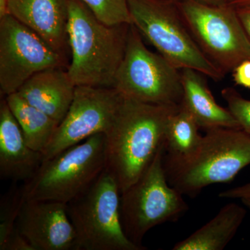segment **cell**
Returning a JSON list of instances; mask_svg holds the SVG:
<instances>
[{"label":"cell","instance_id":"obj_1","mask_svg":"<svg viewBox=\"0 0 250 250\" xmlns=\"http://www.w3.org/2000/svg\"><path fill=\"white\" fill-rule=\"evenodd\" d=\"M180 105L143 103L124 96L106 136V167L121 194L139 179L164 145L166 126Z\"/></svg>","mask_w":250,"mask_h":250},{"label":"cell","instance_id":"obj_2","mask_svg":"<svg viewBox=\"0 0 250 250\" xmlns=\"http://www.w3.org/2000/svg\"><path fill=\"white\" fill-rule=\"evenodd\" d=\"M131 24L108 25L82 0H70L67 72L76 86L113 88L124 57Z\"/></svg>","mask_w":250,"mask_h":250},{"label":"cell","instance_id":"obj_3","mask_svg":"<svg viewBox=\"0 0 250 250\" xmlns=\"http://www.w3.org/2000/svg\"><path fill=\"white\" fill-rule=\"evenodd\" d=\"M131 24L179 70L192 69L213 80L225 74L204 54L186 23L179 0H127Z\"/></svg>","mask_w":250,"mask_h":250},{"label":"cell","instance_id":"obj_4","mask_svg":"<svg viewBox=\"0 0 250 250\" xmlns=\"http://www.w3.org/2000/svg\"><path fill=\"white\" fill-rule=\"evenodd\" d=\"M249 165L250 134L229 128L205 131L191 157L179 164H164L170 185L192 198L212 184L231 182Z\"/></svg>","mask_w":250,"mask_h":250},{"label":"cell","instance_id":"obj_5","mask_svg":"<svg viewBox=\"0 0 250 250\" xmlns=\"http://www.w3.org/2000/svg\"><path fill=\"white\" fill-rule=\"evenodd\" d=\"M106 167V136L100 133L43 160L24 182V200L67 204L84 192Z\"/></svg>","mask_w":250,"mask_h":250},{"label":"cell","instance_id":"obj_6","mask_svg":"<svg viewBox=\"0 0 250 250\" xmlns=\"http://www.w3.org/2000/svg\"><path fill=\"white\" fill-rule=\"evenodd\" d=\"M121 191L106 168L90 187L67 205L76 233L75 250H143L125 234Z\"/></svg>","mask_w":250,"mask_h":250},{"label":"cell","instance_id":"obj_7","mask_svg":"<svg viewBox=\"0 0 250 250\" xmlns=\"http://www.w3.org/2000/svg\"><path fill=\"white\" fill-rule=\"evenodd\" d=\"M164 145L139 179L121 195L122 226L126 237L143 250L145 235L158 225L175 222L188 209L187 202L167 180Z\"/></svg>","mask_w":250,"mask_h":250},{"label":"cell","instance_id":"obj_8","mask_svg":"<svg viewBox=\"0 0 250 250\" xmlns=\"http://www.w3.org/2000/svg\"><path fill=\"white\" fill-rule=\"evenodd\" d=\"M113 88L126 98L154 104L180 105L183 100L181 70L148 49L132 24Z\"/></svg>","mask_w":250,"mask_h":250},{"label":"cell","instance_id":"obj_9","mask_svg":"<svg viewBox=\"0 0 250 250\" xmlns=\"http://www.w3.org/2000/svg\"><path fill=\"white\" fill-rule=\"evenodd\" d=\"M179 4L197 45L225 75L250 60V41L232 6L200 0H179Z\"/></svg>","mask_w":250,"mask_h":250},{"label":"cell","instance_id":"obj_10","mask_svg":"<svg viewBox=\"0 0 250 250\" xmlns=\"http://www.w3.org/2000/svg\"><path fill=\"white\" fill-rule=\"evenodd\" d=\"M68 57L57 52L36 31L11 15L0 18V90L17 93L33 75L46 69L68 67Z\"/></svg>","mask_w":250,"mask_h":250},{"label":"cell","instance_id":"obj_11","mask_svg":"<svg viewBox=\"0 0 250 250\" xmlns=\"http://www.w3.org/2000/svg\"><path fill=\"white\" fill-rule=\"evenodd\" d=\"M123 99L113 88L76 86L71 106L43 153V160L93 135L105 134L114 121Z\"/></svg>","mask_w":250,"mask_h":250},{"label":"cell","instance_id":"obj_12","mask_svg":"<svg viewBox=\"0 0 250 250\" xmlns=\"http://www.w3.org/2000/svg\"><path fill=\"white\" fill-rule=\"evenodd\" d=\"M16 228L34 250H75L76 233L66 204L48 200H25Z\"/></svg>","mask_w":250,"mask_h":250},{"label":"cell","instance_id":"obj_13","mask_svg":"<svg viewBox=\"0 0 250 250\" xmlns=\"http://www.w3.org/2000/svg\"><path fill=\"white\" fill-rule=\"evenodd\" d=\"M69 4L70 0H9V14L69 57Z\"/></svg>","mask_w":250,"mask_h":250},{"label":"cell","instance_id":"obj_14","mask_svg":"<svg viewBox=\"0 0 250 250\" xmlns=\"http://www.w3.org/2000/svg\"><path fill=\"white\" fill-rule=\"evenodd\" d=\"M42 161L43 154L28 146L4 98L0 104V177L24 183Z\"/></svg>","mask_w":250,"mask_h":250},{"label":"cell","instance_id":"obj_15","mask_svg":"<svg viewBox=\"0 0 250 250\" xmlns=\"http://www.w3.org/2000/svg\"><path fill=\"white\" fill-rule=\"evenodd\" d=\"M75 88L67 68L53 67L33 75L17 93L60 124L71 106Z\"/></svg>","mask_w":250,"mask_h":250},{"label":"cell","instance_id":"obj_16","mask_svg":"<svg viewBox=\"0 0 250 250\" xmlns=\"http://www.w3.org/2000/svg\"><path fill=\"white\" fill-rule=\"evenodd\" d=\"M183 85V105L205 131L219 128L241 129L228 108L220 106L204 78L205 75L192 69L181 70Z\"/></svg>","mask_w":250,"mask_h":250},{"label":"cell","instance_id":"obj_17","mask_svg":"<svg viewBox=\"0 0 250 250\" xmlns=\"http://www.w3.org/2000/svg\"><path fill=\"white\" fill-rule=\"evenodd\" d=\"M247 210L236 203L224 206L208 223L185 239L174 245L173 250H222L238 232Z\"/></svg>","mask_w":250,"mask_h":250},{"label":"cell","instance_id":"obj_18","mask_svg":"<svg viewBox=\"0 0 250 250\" xmlns=\"http://www.w3.org/2000/svg\"><path fill=\"white\" fill-rule=\"evenodd\" d=\"M194 117L183 105L170 116L164 137V164L184 162L200 147L203 136Z\"/></svg>","mask_w":250,"mask_h":250},{"label":"cell","instance_id":"obj_19","mask_svg":"<svg viewBox=\"0 0 250 250\" xmlns=\"http://www.w3.org/2000/svg\"><path fill=\"white\" fill-rule=\"evenodd\" d=\"M5 99L22 129L28 146L43 154L53 139L59 123L28 103L17 93L11 94Z\"/></svg>","mask_w":250,"mask_h":250},{"label":"cell","instance_id":"obj_20","mask_svg":"<svg viewBox=\"0 0 250 250\" xmlns=\"http://www.w3.org/2000/svg\"><path fill=\"white\" fill-rule=\"evenodd\" d=\"M25 200L22 189L14 188L4 195L0 203V250L17 230L16 220Z\"/></svg>","mask_w":250,"mask_h":250},{"label":"cell","instance_id":"obj_21","mask_svg":"<svg viewBox=\"0 0 250 250\" xmlns=\"http://www.w3.org/2000/svg\"><path fill=\"white\" fill-rule=\"evenodd\" d=\"M102 22L108 25L131 22L127 0H82Z\"/></svg>","mask_w":250,"mask_h":250},{"label":"cell","instance_id":"obj_22","mask_svg":"<svg viewBox=\"0 0 250 250\" xmlns=\"http://www.w3.org/2000/svg\"><path fill=\"white\" fill-rule=\"evenodd\" d=\"M221 95L241 129L250 134V100L243 98L234 88L230 87L224 88Z\"/></svg>","mask_w":250,"mask_h":250},{"label":"cell","instance_id":"obj_23","mask_svg":"<svg viewBox=\"0 0 250 250\" xmlns=\"http://www.w3.org/2000/svg\"><path fill=\"white\" fill-rule=\"evenodd\" d=\"M233 77L237 85L250 88V60L243 61L233 70Z\"/></svg>","mask_w":250,"mask_h":250},{"label":"cell","instance_id":"obj_24","mask_svg":"<svg viewBox=\"0 0 250 250\" xmlns=\"http://www.w3.org/2000/svg\"><path fill=\"white\" fill-rule=\"evenodd\" d=\"M1 250H34L27 240L18 230L9 238Z\"/></svg>","mask_w":250,"mask_h":250},{"label":"cell","instance_id":"obj_25","mask_svg":"<svg viewBox=\"0 0 250 250\" xmlns=\"http://www.w3.org/2000/svg\"><path fill=\"white\" fill-rule=\"evenodd\" d=\"M219 196L221 198L239 199V200L248 198L250 197V182L244 185L224 190L219 194Z\"/></svg>","mask_w":250,"mask_h":250},{"label":"cell","instance_id":"obj_26","mask_svg":"<svg viewBox=\"0 0 250 250\" xmlns=\"http://www.w3.org/2000/svg\"><path fill=\"white\" fill-rule=\"evenodd\" d=\"M250 41V1L233 6Z\"/></svg>","mask_w":250,"mask_h":250},{"label":"cell","instance_id":"obj_27","mask_svg":"<svg viewBox=\"0 0 250 250\" xmlns=\"http://www.w3.org/2000/svg\"><path fill=\"white\" fill-rule=\"evenodd\" d=\"M10 15L9 0H0V18Z\"/></svg>","mask_w":250,"mask_h":250},{"label":"cell","instance_id":"obj_28","mask_svg":"<svg viewBox=\"0 0 250 250\" xmlns=\"http://www.w3.org/2000/svg\"><path fill=\"white\" fill-rule=\"evenodd\" d=\"M250 0H225L226 4L231 5V6H236V5L243 4V3L248 2Z\"/></svg>","mask_w":250,"mask_h":250},{"label":"cell","instance_id":"obj_29","mask_svg":"<svg viewBox=\"0 0 250 250\" xmlns=\"http://www.w3.org/2000/svg\"><path fill=\"white\" fill-rule=\"evenodd\" d=\"M200 1L207 3V4L213 5H223L226 4L225 0H200Z\"/></svg>","mask_w":250,"mask_h":250},{"label":"cell","instance_id":"obj_30","mask_svg":"<svg viewBox=\"0 0 250 250\" xmlns=\"http://www.w3.org/2000/svg\"><path fill=\"white\" fill-rule=\"evenodd\" d=\"M242 203L247 208H249L250 210V197H248V198H243L241 200Z\"/></svg>","mask_w":250,"mask_h":250}]
</instances>
